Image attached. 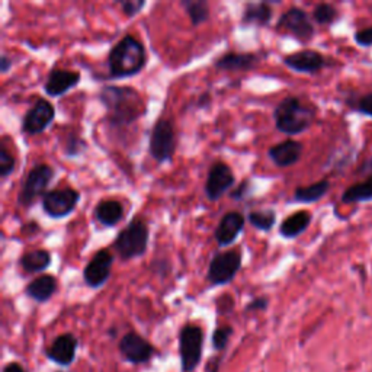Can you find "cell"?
<instances>
[{
  "mask_svg": "<svg viewBox=\"0 0 372 372\" xmlns=\"http://www.w3.org/2000/svg\"><path fill=\"white\" fill-rule=\"evenodd\" d=\"M312 224V214L309 211H298L286 217L280 225V234L284 238H296L301 236Z\"/></svg>",
  "mask_w": 372,
  "mask_h": 372,
  "instance_id": "cb8c5ba5",
  "label": "cell"
},
{
  "mask_svg": "<svg viewBox=\"0 0 372 372\" xmlns=\"http://www.w3.org/2000/svg\"><path fill=\"white\" fill-rule=\"evenodd\" d=\"M88 147V144L83 138H80L76 134L69 136L66 140V145H64V153L69 157H77L83 153V150Z\"/></svg>",
  "mask_w": 372,
  "mask_h": 372,
  "instance_id": "d6a6232c",
  "label": "cell"
},
{
  "mask_svg": "<svg viewBox=\"0 0 372 372\" xmlns=\"http://www.w3.org/2000/svg\"><path fill=\"white\" fill-rule=\"evenodd\" d=\"M176 133L175 127L170 120L160 118L150 134L149 141V153L150 156L159 161V163H166L173 159V154L176 152Z\"/></svg>",
  "mask_w": 372,
  "mask_h": 372,
  "instance_id": "ba28073f",
  "label": "cell"
},
{
  "mask_svg": "<svg viewBox=\"0 0 372 372\" xmlns=\"http://www.w3.org/2000/svg\"><path fill=\"white\" fill-rule=\"evenodd\" d=\"M241 262H243V257L238 250L232 249L216 253L208 265L207 281L213 286L233 282L241 268Z\"/></svg>",
  "mask_w": 372,
  "mask_h": 372,
  "instance_id": "8992f818",
  "label": "cell"
},
{
  "mask_svg": "<svg viewBox=\"0 0 372 372\" xmlns=\"http://www.w3.org/2000/svg\"><path fill=\"white\" fill-rule=\"evenodd\" d=\"M372 200V175L365 181L349 186L342 195L343 204H357Z\"/></svg>",
  "mask_w": 372,
  "mask_h": 372,
  "instance_id": "4316f807",
  "label": "cell"
},
{
  "mask_svg": "<svg viewBox=\"0 0 372 372\" xmlns=\"http://www.w3.org/2000/svg\"><path fill=\"white\" fill-rule=\"evenodd\" d=\"M53 262V256L50 250L45 249H37L24 253L19 257V266L28 272V273H40L47 270V268H50Z\"/></svg>",
  "mask_w": 372,
  "mask_h": 372,
  "instance_id": "d4e9b609",
  "label": "cell"
},
{
  "mask_svg": "<svg viewBox=\"0 0 372 372\" xmlns=\"http://www.w3.org/2000/svg\"><path fill=\"white\" fill-rule=\"evenodd\" d=\"M273 3L277 2H268V0H265V2H248L245 5L243 15H241V24L245 26H268L273 18Z\"/></svg>",
  "mask_w": 372,
  "mask_h": 372,
  "instance_id": "7402d4cb",
  "label": "cell"
},
{
  "mask_svg": "<svg viewBox=\"0 0 372 372\" xmlns=\"http://www.w3.org/2000/svg\"><path fill=\"white\" fill-rule=\"evenodd\" d=\"M95 218L104 227H114L124 218V205L118 200H102L95 207Z\"/></svg>",
  "mask_w": 372,
  "mask_h": 372,
  "instance_id": "603a6c76",
  "label": "cell"
},
{
  "mask_svg": "<svg viewBox=\"0 0 372 372\" xmlns=\"http://www.w3.org/2000/svg\"><path fill=\"white\" fill-rule=\"evenodd\" d=\"M149 240L150 230L147 223L141 217H136L118 233L112 248L115 249L122 261H131V259L141 257L147 252Z\"/></svg>",
  "mask_w": 372,
  "mask_h": 372,
  "instance_id": "277c9868",
  "label": "cell"
},
{
  "mask_svg": "<svg viewBox=\"0 0 372 372\" xmlns=\"http://www.w3.org/2000/svg\"><path fill=\"white\" fill-rule=\"evenodd\" d=\"M147 5L145 0H121L120 6L127 18H134Z\"/></svg>",
  "mask_w": 372,
  "mask_h": 372,
  "instance_id": "e575fe53",
  "label": "cell"
},
{
  "mask_svg": "<svg viewBox=\"0 0 372 372\" xmlns=\"http://www.w3.org/2000/svg\"><path fill=\"white\" fill-rule=\"evenodd\" d=\"M337 9L329 3H318L313 10V19L318 25H332L337 21Z\"/></svg>",
  "mask_w": 372,
  "mask_h": 372,
  "instance_id": "f546056e",
  "label": "cell"
},
{
  "mask_svg": "<svg viewBox=\"0 0 372 372\" xmlns=\"http://www.w3.org/2000/svg\"><path fill=\"white\" fill-rule=\"evenodd\" d=\"M118 349L122 358L131 365L147 364L156 353L154 346L136 332L125 333L118 343Z\"/></svg>",
  "mask_w": 372,
  "mask_h": 372,
  "instance_id": "7c38bea8",
  "label": "cell"
},
{
  "mask_svg": "<svg viewBox=\"0 0 372 372\" xmlns=\"http://www.w3.org/2000/svg\"><path fill=\"white\" fill-rule=\"evenodd\" d=\"M245 216L237 211L224 214L214 232V238L220 248H227L233 245L245 229Z\"/></svg>",
  "mask_w": 372,
  "mask_h": 372,
  "instance_id": "ac0fdd59",
  "label": "cell"
},
{
  "mask_svg": "<svg viewBox=\"0 0 372 372\" xmlns=\"http://www.w3.org/2000/svg\"><path fill=\"white\" fill-rule=\"evenodd\" d=\"M234 333V329L229 325H224V326H220L214 330L213 333V348L214 350L217 352H224L225 348H227L229 342H230V337L233 336Z\"/></svg>",
  "mask_w": 372,
  "mask_h": 372,
  "instance_id": "4dcf8cb0",
  "label": "cell"
},
{
  "mask_svg": "<svg viewBox=\"0 0 372 372\" xmlns=\"http://www.w3.org/2000/svg\"><path fill=\"white\" fill-rule=\"evenodd\" d=\"M204 330L198 325H185L179 332V357L182 372H193L201 361L204 352Z\"/></svg>",
  "mask_w": 372,
  "mask_h": 372,
  "instance_id": "5b68a950",
  "label": "cell"
},
{
  "mask_svg": "<svg viewBox=\"0 0 372 372\" xmlns=\"http://www.w3.org/2000/svg\"><path fill=\"white\" fill-rule=\"evenodd\" d=\"M99 101L106 109L108 122L117 128L137 122L147 112L140 92L129 86L106 85L99 92Z\"/></svg>",
  "mask_w": 372,
  "mask_h": 372,
  "instance_id": "6da1fadb",
  "label": "cell"
},
{
  "mask_svg": "<svg viewBox=\"0 0 372 372\" xmlns=\"http://www.w3.org/2000/svg\"><path fill=\"white\" fill-rule=\"evenodd\" d=\"M355 42L361 47H372V26L358 31L355 34Z\"/></svg>",
  "mask_w": 372,
  "mask_h": 372,
  "instance_id": "74e56055",
  "label": "cell"
},
{
  "mask_svg": "<svg viewBox=\"0 0 372 372\" xmlns=\"http://www.w3.org/2000/svg\"><path fill=\"white\" fill-rule=\"evenodd\" d=\"M13 64V60L8 56V54H2L0 56V72H2L3 74H6Z\"/></svg>",
  "mask_w": 372,
  "mask_h": 372,
  "instance_id": "ab89813d",
  "label": "cell"
},
{
  "mask_svg": "<svg viewBox=\"0 0 372 372\" xmlns=\"http://www.w3.org/2000/svg\"><path fill=\"white\" fill-rule=\"evenodd\" d=\"M277 29L285 31L301 42H309L314 37V25L310 16L301 8H289L284 12L277 22Z\"/></svg>",
  "mask_w": 372,
  "mask_h": 372,
  "instance_id": "30bf717a",
  "label": "cell"
},
{
  "mask_svg": "<svg viewBox=\"0 0 372 372\" xmlns=\"http://www.w3.org/2000/svg\"><path fill=\"white\" fill-rule=\"evenodd\" d=\"M56 117L54 105L47 99H37L32 105L22 120V133L29 136L42 134L45 129L51 125Z\"/></svg>",
  "mask_w": 372,
  "mask_h": 372,
  "instance_id": "4fadbf2b",
  "label": "cell"
},
{
  "mask_svg": "<svg viewBox=\"0 0 372 372\" xmlns=\"http://www.w3.org/2000/svg\"><path fill=\"white\" fill-rule=\"evenodd\" d=\"M357 111L362 112L365 115L372 117V93H368L357 102Z\"/></svg>",
  "mask_w": 372,
  "mask_h": 372,
  "instance_id": "f35d334b",
  "label": "cell"
},
{
  "mask_svg": "<svg viewBox=\"0 0 372 372\" xmlns=\"http://www.w3.org/2000/svg\"><path fill=\"white\" fill-rule=\"evenodd\" d=\"M257 61L259 57L253 53H227L216 60L214 67L220 72H250Z\"/></svg>",
  "mask_w": 372,
  "mask_h": 372,
  "instance_id": "44dd1931",
  "label": "cell"
},
{
  "mask_svg": "<svg viewBox=\"0 0 372 372\" xmlns=\"http://www.w3.org/2000/svg\"><path fill=\"white\" fill-rule=\"evenodd\" d=\"M236 185V176L232 168L224 161H216L209 168L205 181V197L208 201L217 202L225 192H229Z\"/></svg>",
  "mask_w": 372,
  "mask_h": 372,
  "instance_id": "8fae6325",
  "label": "cell"
},
{
  "mask_svg": "<svg viewBox=\"0 0 372 372\" xmlns=\"http://www.w3.org/2000/svg\"><path fill=\"white\" fill-rule=\"evenodd\" d=\"M79 348V339L73 333L58 334L53 343L45 349V358L57 364L58 366H70L74 359Z\"/></svg>",
  "mask_w": 372,
  "mask_h": 372,
  "instance_id": "9a60e30c",
  "label": "cell"
},
{
  "mask_svg": "<svg viewBox=\"0 0 372 372\" xmlns=\"http://www.w3.org/2000/svg\"><path fill=\"white\" fill-rule=\"evenodd\" d=\"M16 169V160L15 157L10 154V152L2 145L0 147V177L2 179H6L9 177Z\"/></svg>",
  "mask_w": 372,
  "mask_h": 372,
  "instance_id": "1f68e13d",
  "label": "cell"
},
{
  "mask_svg": "<svg viewBox=\"0 0 372 372\" xmlns=\"http://www.w3.org/2000/svg\"><path fill=\"white\" fill-rule=\"evenodd\" d=\"M147 64V51L144 44L134 35H124L108 54L106 66L109 79L121 80L143 72Z\"/></svg>",
  "mask_w": 372,
  "mask_h": 372,
  "instance_id": "7a4b0ae2",
  "label": "cell"
},
{
  "mask_svg": "<svg viewBox=\"0 0 372 372\" xmlns=\"http://www.w3.org/2000/svg\"><path fill=\"white\" fill-rule=\"evenodd\" d=\"M275 127L280 133L297 136L309 129L316 120V108L298 96H286L273 109Z\"/></svg>",
  "mask_w": 372,
  "mask_h": 372,
  "instance_id": "3957f363",
  "label": "cell"
},
{
  "mask_svg": "<svg viewBox=\"0 0 372 372\" xmlns=\"http://www.w3.org/2000/svg\"><path fill=\"white\" fill-rule=\"evenodd\" d=\"M181 5L185 8V12L188 13L193 26L202 25L211 16L207 0H182Z\"/></svg>",
  "mask_w": 372,
  "mask_h": 372,
  "instance_id": "83f0119b",
  "label": "cell"
},
{
  "mask_svg": "<svg viewBox=\"0 0 372 372\" xmlns=\"http://www.w3.org/2000/svg\"><path fill=\"white\" fill-rule=\"evenodd\" d=\"M2 372H28V369L19 362H9L5 365Z\"/></svg>",
  "mask_w": 372,
  "mask_h": 372,
  "instance_id": "60d3db41",
  "label": "cell"
},
{
  "mask_svg": "<svg viewBox=\"0 0 372 372\" xmlns=\"http://www.w3.org/2000/svg\"><path fill=\"white\" fill-rule=\"evenodd\" d=\"M330 189V182L327 179L318 181L309 186H300L294 192V201L302 204H313L320 201Z\"/></svg>",
  "mask_w": 372,
  "mask_h": 372,
  "instance_id": "484cf974",
  "label": "cell"
},
{
  "mask_svg": "<svg viewBox=\"0 0 372 372\" xmlns=\"http://www.w3.org/2000/svg\"><path fill=\"white\" fill-rule=\"evenodd\" d=\"M252 193H253L252 184L249 179H245V181H241L236 188H233V191L230 192V198L237 202H243L252 197Z\"/></svg>",
  "mask_w": 372,
  "mask_h": 372,
  "instance_id": "836d02e7",
  "label": "cell"
},
{
  "mask_svg": "<svg viewBox=\"0 0 372 372\" xmlns=\"http://www.w3.org/2000/svg\"><path fill=\"white\" fill-rule=\"evenodd\" d=\"M282 61L288 69L297 73H304V74L318 73L323 67L326 66L325 56L314 50H302L298 53L286 54L282 58Z\"/></svg>",
  "mask_w": 372,
  "mask_h": 372,
  "instance_id": "e0dca14e",
  "label": "cell"
},
{
  "mask_svg": "<svg viewBox=\"0 0 372 372\" xmlns=\"http://www.w3.org/2000/svg\"><path fill=\"white\" fill-rule=\"evenodd\" d=\"M57 289H58V282L54 275L45 273V275H40V277L32 280L26 285L25 296L29 297L31 300L42 304V302L50 301L53 296L57 293Z\"/></svg>",
  "mask_w": 372,
  "mask_h": 372,
  "instance_id": "ffe728a7",
  "label": "cell"
},
{
  "mask_svg": "<svg viewBox=\"0 0 372 372\" xmlns=\"http://www.w3.org/2000/svg\"><path fill=\"white\" fill-rule=\"evenodd\" d=\"M208 99H209V95H208V93H204V95H201V98H200V101H198L200 106L208 105Z\"/></svg>",
  "mask_w": 372,
  "mask_h": 372,
  "instance_id": "7bdbcfd3",
  "label": "cell"
},
{
  "mask_svg": "<svg viewBox=\"0 0 372 372\" xmlns=\"http://www.w3.org/2000/svg\"><path fill=\"white\" fill-rule=\"evenodd\" d=\"M115 262V256L112 254L108 249H101L93 254V257L83 269V281L85 284L92 288L98 289L104 286L112 272V265Z\"/></svg>",
  "mask_w": 372,
  "mask_h": 372,
  "instance_id": "5bb4252c",
  "label": "cell"
},
{
  "mask_svg": "<svg viewBox=\"0 0 372 372\" xmlns=\"http://www.w3.org/2000/svg\"><path fill=\"white\" fill-rule=\"evenodd\" d=\"M248 221L256 230L268 233L275 227V224H277V213L270 208L257 209V211L249 213Z\"/></svg>",
  "mask_w": 372,
  "mask_h": 372,
  "instance_id": "f1b7e54d",
  "label": "cell"
},
{
  "mask_svg": "<svg viewBox=\"0 0 372 372\" xmlns=\"http://www.w3.org/2000/svg\"><path fill=\"white\" fill-rule=\"evenodd\" d=\"M80 201V193L74 188L66 186L48 191L42 197L41 205L45 216L53 220H61L70 216Z\"/></svg>",
  "mask_w": 372,
  "mask_h": 372,
  "instance_id": "9c48e42d",
  "label": "cell"
},
{
  "mask_svg": "<svg viewBox=\"0 0 372 372\" xmlns=\"http://www.w3.org/2000/svg\"><path fill=\"white\" fill-rule=\"evenodd\" d=\"M54 177V169L45 163H40L32 168L22 182L18 193V202L22 207H31L40 197L48 192Z\"/></svg>",
  "mask_w": 372,
  "mask_h": 372,
  "instance_id": "52a82bcc",
  "label": "cell"
},
{
  "mask_svg": "<svg viewBox=\"0 0 372 372\" xmlns=\"http://www.w3.org/2000/svg\"><path fill=\"white\" fill-rule=\"evenodd\" d=\"M302 144L297 140H285L275 144L268 150V157L278 168H289L296 165L302 156Z\"/></svg>",
  "mask_w": 372,
  "mask_h": 372,
  "instance_id": "d6986e66",
  "label": "cell"
},
{
  "mask_svg": "<svg viewBox=\"0 0 372 372\" xmlns=\"http://www.w3.org/2000/svg\"><path fill=\"white\" fill-rule=\"evenodd\" d=\"M80 77H82V74L79 72L54 67L45 79L44 92L51 98H58V96H63L76 88L80 83Z\"/></svg>",
  "mask_w": 372,
  "mask_h": 372,
  "instance_id": "2e32d148",
  "label": "cell"
},
{
  "mask_svg": "<svg viewBox=\"0 0 372 372\" xmlns=\"http://www.w3.org/2000/svg\"><path fill=\"white\" fill-rule=\"evenodd\" d=\"M220 366H221V357H216L213 359H209L207 365V372H220Z\"/></svg>",
  "mask_w": 372,
  "mask_h": 372,
  "instance_id": "b9f144b4",
  "label": "cell"
},
{
  "mask_svg": "<svg viewBox=\"0 0 372 372\" xmlns=\"http://www.w3.org/2000/svg\"><path fill=\"white\" fill-rule=\"evenodd\" d=\"M150 269L156 275H159V277L165 278V277H168V275L172 270V264H170L169 259H166V257H157V259H154V261L152 262Z\"/></svg>",
  "mask_w": 372,
  "mask_h": 372,
  "instance_id": "d590c367",
  "label": "cell"
},
{
  "mask_svg": "<svg viewBox=\"0 0 372 372\" xmlns=\"http://www.w3.org/2000/svg\"><path fill=\"white\" fill-rule=\"evenodd\" d=\"M269 305V298L268 297H256L253 298L246 307V313H254V312H265Z\"/></svg>",
  "mask_w": 372,
  "mask_h": 372,
  "instance_id": "8d00e7d4",
  "label": "cell"
}]
</instances>
